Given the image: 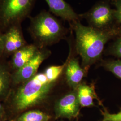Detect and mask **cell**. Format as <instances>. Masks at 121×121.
Masks as SVG:
<instances>
[{"label": "cell", "instance_id": "cell-1", "mask_svg": "<svg viewBox=\"0 0 121 121\" xmlns=\"http://www.w3.org/2000/svg\"><path fill=\"white\" fill-rule=\"evenodd\" d=\"M75 34V48L86 71L98 60L109 40L121 35V28L116 26L106 30H99L83 25L80 21L70 23Z\"/></svg>", "mask_w": 121, "mask_h": 121}, {"label": "cell", "instance_id": "cell-2", "mask_svg": "<svg viewBox=\"0 0 121 121\" xmlns=\"http://www.w3.org/2000/svg\"><path fill=\"white\" fill-rule=\"evenodd\" d=\"M54 83L48 80L44 73L36 74L15 91L11 100L12 108L20 112L41 103L47 98Z\"/></svg>", "mask_w": 121, "mask_h": 121}, {"label": "cell", "instance_id": "cell-3", "mask_svg": "<svg viewBox=\"0 0 121 121\" xmlns=\"http://www.w3.org/2000/svg\"><path fill=\"white\" fill-rule=\"evenodd\" d=\"M30 19L28 31L39 48L56 43L66 33L61 22L49 11L42 10Z\"/></svg>", "mask_w": 121, "mask_h": 121}, {"label": "cell", "instance_id": "cell-4", "mask_svg": "<svg viewBox=\"0 0 121 121\" xmlns=\"http://www.w3.org/2000/svg\"><path fill=\"white\" fill-rule=\"evenodd\" d=\"M36 0H0V31L4 33L11 26L22 24L30 13Z\"/></svg>", "mask_w": 121, "mask_h": 121}, {"label": "cell", "instance_id": "cell-5", "mask_svg": "<svg viewBox=\"0 0 121 121\" xmlns=\"http://www.w3.org/2000/svg\"><path fill=\"white\" fill-rule=\"evenodd\" d=\"M81 19L84 18L88 26L99 30H106L117 25L116 22L114 9L111 8L108 0L99 1L88 11L79 14Z\"/></svg>", "mask_w": 121, "mask_h": 121}, {"label": "cell", "instance_id": "cell-6", "mask_svg": "<svg viewBox=\"0 0 121 121\" xmlns=\"http://www.w3.org/2000/svg\"><path fill=\"white\" fill-rule=\"evenodd\" d=\"M50 54V51L46 48H39L35 56L21 68L16 70L13 73L11 77L13 83H22L33 78L36 74L40 65Z\"/></svg>", "mask_w": 121, "mask_h": 121}, {"label": "cell", "instance_id": "cell-7", "mask_svg": "<svg viewBox=\"0 0 121 121\" xmlns=\"http://www.w3.org/2000/svg\"><path fill=\"white\" fill-rule=\"evenodd\" d=\"M80 105L77 91L73 90L58 99L55 104V118L72 119L79 114Z\"/></svg>", "mask_w": 121, "mask_h": 121}, {"label": "cell", "instance_id": "cell-8", "mask_svg": "<svg viewBox=\"0 0 121 121\" xmlns=\"http://www.w3.org/2000/svg\"><path fill=\"white\" fill-rule=\"evenodd\" d=\"M4 45L3 54L13 55L18 50L27 45L23 37L21 24L11 26L4 33Z\"/></svg>", "mask_w": 121, "mask_h": 121}, {"label": "cell", "instance_id": "cell-9", "mask_svg": "<svg viewBox=\"0 0 121 121\" xmlns=\"http://www.w3.org/2000/svg\"><path fill=\"white\" fill-rule=\"evenodd\" d=\"M52 14L70 23L80 21L79 14L76 13L71 6L64 0H45Z\"/></svg>", "mask_w": 121, "mask_h": 121}, {"label": "cell", "instance_id": "cell-10", "mask_svg": "<svg viewBox=\"0 0 121 121\" xmlns=\"http://www.w3.org/2000/svg\"><path fill=\"white\" fill-rule=\"evenodd\" d=\"M65 67V78L69 86L75 90L81 83L85 75V70L79 65L78 59L71 56V51Z\"/></svg>", "mask_w": 121, "mask_h": 121}, {"label": "cell", "instance_id": "cell-11", "mask_svg": "<svg viewBox=\"0 0 121 121\" xmlns=\"http://www.w3.org/2000/svg\"><path fill=\"white\" fill-rule=\"evenodd\" d=\"M39 48L35 44H27L12 55L11 64L16 70L19 69L35 56Z\"/></svg>", "mask_w": 121, "mask_h": 121}, {"label": "cell", "instance_id": "cell-12", "mask_svg": "<svg viewBox=\"0 0 121 121\" xmlns=\"http://www.w3.org/2000/svg\"><path fill=\"white\" fill-rule=\"evenodd\" d=\"M78 99L81 107H91L94 105V99L99 100L95 93L94 86H90L85 83H81L76 89Z\"/></svg>", "mask_w": 121, "mask_h": 121}, {"label": "cell", "instance_id": "cell-13", "mask_svg": "<svg viewBox=\"0 0 121 121\" xmlns=\"http://www.w3.org/2000/svg\"><path fill=\"white\" fill-rule=\"evenodd\" d=\"M11 77L6 69L0 65V99H4L8 95Z\"/></svg>", "mask_w": 121, "mask_h": 121}, {"label": "cell", "instance_id": "cell-14", "mask_svg": "<svg viewBox=\"0 0 121 121\" xmlns=\"http://www.w3.org/2000/svg\"><path fill=\"white\" fill-rule=\"evenodd\" d=\"M51 116L39 110H32L24 112L13 121H49Z\"/></svg>", "mask_w": 121, "mask_h": 121}, {"label": "cell", "instance_id": "cell-15", "mask_svg": "<svg viewBox=\"0 0 121 121\" xmlns=\"http://www.w3.org/2000/svg\"><path fill=\"white\" fill-rule=\"evenodd\" d=\"M67 61L68 60L67 59L63 65L58 66H51L46 69L44 73L49 82H55V80L59 77L64 69L65 68Z\"/></svg>", "mask_w": 121, "mask_h": 121}, {"label": "cell", "instance_id": "cell-16", "mask_svg": "<svg viewBox=\"0 0 121 121\" xmlns=\"http://www.w3.org/2000/svg\"><path fill=\"white\" fill-rule=\"evenodd\" d=\"M102 65L121 80V59L104 61Z\"/></svg>", "mask_w": 121, "mask_h": 121}, {"label": "cell", "instance_id": "cell-17", "mask_svg": "<svg viewBox=\"0 0 121 121\" xmlns=\"http://www.w3.org/2000/svg\"><path fill=\"white\" fill-rule=\"evenodd\" d=\"M108 54L121 59V35L116 37L115 41L107 49Z\"/></svg>", "mask_w": 121, "mask_h": 121}, {"label": "cell", "instance_id": "cell-18", "mask_svg": "<svg viewBox=\"0 0 121 121\" xmlns=\"http://www.w3.org/2000/svg\"><path fill=\"white\" fill-rule=\"evenodd\" d=\"M101 112L103 118L101 121H121V109L119 112L116 113H111L105 108Z\"/></svg>", "mask_w": 121, "mask_h": 121}, {"label": "cell", "instance_id": "cell-19", "mask_svg": "<svg viewBox=\"0 0 121 121\" xmlns=\"http://www.w3.org/2000/svg\"><path fill=\"white\" fill-rule=\"evenodd\" d=\"M114 6V15L116 23L121 28V0H112Z\"/></svg>", "mask_w": 121, "mask_h": 121}, {"label": "cell", "instance_id": "cell-20", "mask_svg": "<svg viewBox=\"0 0 121 121\" xmlns=\"http://www.w3.org/2000/svg\"><path fill=\"white\" fill-rule=\"evenodd\" d=\"M4 33L0 31V56L3 55L4 50Z\"/></svg>", "mask_w": 121, "mask_h": 121}, {"label": "cell", "instance_id": "cell-21", "mask_svg": "<svg viewBox=\"0 0 121 121\" xmlns=\"http://www.w3.org/2000/svg\"><path fill=\"white\" fill-rule=\"evenodd\" d=\"M4 108L0 103V117L2 116L4 114Z\"/></svg>", "mask_w": 121, "mask_h": 121}, {"label": "cell", "instance_id": "cell-22", "mask_svg": "<svg viewBox=\"0 0 121 121\" xmlns=\"http://www.w3.org/2000/svg\"><path fill=\"white\" fill-rule=\"evenodd\" d=\"M0 121H1V118H0Z\"/></svg>", "mask_w": 121, "mask_h": 121}, {"label": "cell", "instance_id": "cell-23", "mask_svg": "<svg viewBox=\"0 0 121 121\" xmlns=\"http://www.w3.org/2000/svg\"></svg>", "mask_w": 121, "mask_h": 121}]
</instances>
